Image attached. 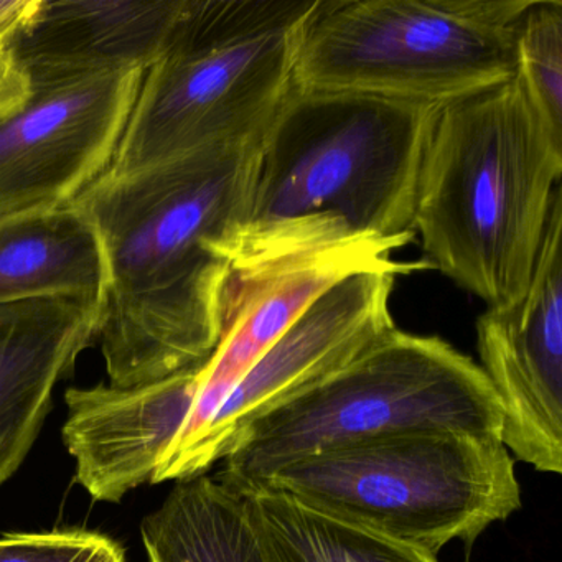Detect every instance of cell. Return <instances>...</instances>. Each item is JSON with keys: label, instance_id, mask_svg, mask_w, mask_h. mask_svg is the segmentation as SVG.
<instances>
[{"label": "cell", "instance_id": "obj_1", "mask_svg": "<svg viewBox=\"0 0 562 562\" xmlns=\"http://www.w3.org/2000/svg\"><path fill=\"white\" fill-rule=\"evenodd\" d=\"M258 144L210 147L126 176L104 172L71 202L103 251L97 338L110 386L156 383L215 350Z\"/></svg>", "mask_w": 562, "mask_h": 562}, {"label": "cell", "instance_id": "obj_2", "mask_svg": "<svg viewBox=\"0 0 562 562\" xmlns=\"http://www.w3.org/2000/svg\"><path fill=\"white\" fill-rule=\"evenodd\" d=\"M439 108L294 85L259 139L232 268L345 246L409 245Z\"/></svg>", "mask_w": 562, "mask_h": 562}, {"label": "cell", "instance_id": "obj_3", "mask_svg": "<svg viewBox=\"0 0 562 562\" xmlns=\"http://www.w3.org/2000/svg\"><path fill=\"white\" fill-rule=\"evenodd\" d=\"M562 137L515 77L440 104L413 228L427 268L505 308L522 297L561 192Z\"/></svg>", "mask_w": 562, "mask_h": 562}, {"label": "cell", "instance_id": "obj_4", "mask_svg": "<svg viewBox=\"0 0 562 562\" xmlns=\"http://www.w3.org/2000/svg\"><path fill=\"white\" fill-rule=\"evenodd\" d=\"M317 2L186 0L162 55L144 74L106 173L261 139L294 88Z\"/></svg>", "mask_w": 562, "mask_h": 562}, {"label": "cell", "instance_id": "obj_5", "mask_svg": "<svg viewBox=\"0 0 562 562\" xmlns=\"http://www.w3.org/2000/svg\"><path fill=\"white\" fill-rule=\"evenodd\" d=\"M255 488L436 558L453 541L472 548L521 508L502 437L465 430L397 434L318 453L239 492Z\"/></svg>", "mask_w": 562, "mask_h": 562}, {"label": "cell", "instance_id": "obj_6", "mask_svg": "<svg viewBox=\"0 0 562 562\" xmlns=\"http://www.w3.org/2000/svg\"><path fill=\"white\" fill-rule=\"evenodd\" d=\"M420 430L502 437V409L472 358L442 338L394 327L321 383L252 420L218 476L248 488L297 460Z\"/></svg>", "mask_w": 562, "mask_h": 562}, {"label": "cell", "instance_id": "obj_7", "mask_svg": "<svg viewBox=\"0 0 562 562\" xmlns=\"http://www.w3.org/2000/svg\"><path fill=\"white\" fill-rule=\"evenodd\" d=\"M532 0H318L299 45L301 90L443 104L512 80Z\"/></svg>", "mask_w": 562, "mask_h": 562}, {"label": "cell", "instance_id": "obj_8", "mask_svg": "<svg viewBox=\"0 0 562 562\" xmlns=\"http://www.w3.org/2000/svg\"><path fill=\"white\" fill-rule=\"evenodd\" d=\"M383 246L357 245L232 268L220 304V338L200 364L189 419L157 467L153 483L192 479V463L213 419L266 351L327 289L371 269L419 271L426 262H401Z\"/></svg>", "mask_w": 562, "mask_h": 562}, {"label": "cell", "instance_id": "obj_9", "mask_svg": "<svg viewBox=\"0 0 562 562\" xmlns=\"http://www.w3.org/2000/svg\"><path fill=\"white\" fill-rule=\"evenodd\" d=\"M144 74L34 90L0 117V218L70 205L110 169Z\"/></svg>", "mask_w": 562, "mask_h": 562}, {"label": "cell", "instance_id": "obj_10", "mask_svg": "<svg viewBox=\"0 0 562 562\" xmlns=\"http://www.w3.org/2000/svg\"><path fill=\"white\" fill-rule=\"evenodd\" d=\"M562 196L555 195L528 289L476 322L483 374L502 409L513 459L562 473Z\"/></svg>", "mask_w": 562, "mask_h": 562}, {"label": "cell", "instance_id": "obj_11", "mask_svg": "<svg viewBox=\"0 0 562 562\" xmlns=\"http://www.w3.org/2000/svg\"><path fill=\"white\" fill-rule=\"evenodd\" d=\"M409 272H357L315 299L223 404L196 450L192 479L225 459L252 420L321 383L393 330L391 294L397 276Z\"/></svg>", "mask_w": 562, "mask_h": 562}, {"label": "cell", "instance_id": "obj_12", "mask_svg": "<svg viewBox=\"0 0 562 562\" xmlns=\"http://www.w3.org/2000/svg\"><path fill=\"white\" fill-rule=\"evenodd\" d=\"M186 0H38L11 50L31 91L149 70Z\"/></svg>", "mask_w": 562, "mask_h": 562}, {"label": "cell", "instance_id": "obj_13", "mask_svg": "<svg viewBox=\"0 0 562 562\" xmlns=\"http://www.w3.org/2000/svg\"><path fill=\"white\" fill-rule=\"evenodd\" d=\"M98 301L35 299L0 305V485L31 452L58 381L97 338Z\"/></svg>", "mask_w": 562, "mask_h": 562}, {"label": "cell", "instance_id": "obj_14", "mask_svg": "<svg viewBox=\"0 0 562 562\" xmlns=\"http://www.w3.org/2000/svg\"><path fill=\"white\" fill-rule=\"evenodd\" d=\"M100 238L77 206L0 218V305L35 299L100 302Z\"/></svg>", "mask_w": 562, "mask_h": 562}, {"label": "cell", "instance_id": "obj_15", "mask_svg": "<svg viewBox=\"0 0 562 562\" xmlns=\"http://www.w3.org/2000/svg\"><path fill=\"white\" fill-rule=\"evenodd\" d=\"M140 531L149 562H269L246 496L220 476L177 482Z\"/></svg>", "mask_w": 562, "mask_h": 562}, {"label": "cell", "instance_id": "obj_16", "mask_svg": "<svg viewBox=\"0 0 562 562\" xmlns=\"http://www.w3.org/2000/svg\"><path fill=\"white\" fill-rule=\"evenodd\" d=\"M241 493L269 562H439L436 555L322 515L282 493Z\"/></svg>", "mask_w": 562, "mask_h": 562}, {"label": "cell", "instance_id": "obj_17", "mask_svg": "<svg viewBox=\"0 0 562 562\" xmlns=\"http://www.w3.org/2000/svg\"><path fill=\"white\" fill-rule=\"evenodd\" d=\"M516 78L552 133L562 137V2L532 0L515 41Z\"/></svg>", "mask_w": 562, "mask_h": 562}, {"label": "cell", "instance_id": "obj_18", "mask_svg": "<svg viewBox=\"0 0 562 562\" xmlns=\"http://www.w3.org/2000/svg\"><path fill=\"white\" fill-rule=\"evenodd\" d=\"M0 562H126L110 536L85 529L12 532L0 538Z\"/></svg>", "mask_w": 562, "mask_h": 562}, {"label": "cell", "instance_id": "obj_19", "mask_svg": "<svg viewBox=\"0 0 562 562\" xmlns=\"http://www.w3.org/2000/svg\"><path fill=\"white\" fill-rule=\"evenodd\" d=\"M31 93V85L12 55L11 45L0 42V117L14 113Z\"/></svg>", "mask_w": 562, "mask_h": 562}]
</instances>
